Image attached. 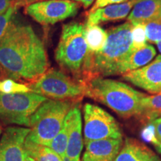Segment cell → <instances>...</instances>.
<instances>
[{"mask_svg":"<svg viewBox=\"0 0 161 161\" xmlns=\"http://www.w3.org/2000/svg\"><path fill=\"white\" fill-rule=\"evenodd\" d=\"M48 98L33 92L6 94L0 92V121L29 127L30 118Z\"/></svg>","mask_w":161,"mask_h":161,"instance_id":"obj_7","label":"cell"},{"mask_svg":"<svg viewBox=\"0 0 161 161\" xmlns=\"http://www.w3.org/2000/svg\"><path fill=\"white\" fill-rule=\"evenodd\" d=\"M128 0H96V3L92 5L91 9L88 12H92L96 11V9L106 7L108 5H115V4H120L128 2Z\"/></svg>","mask_w":161,"mask_h":161,"instance_id":"obj_27","label":"cell"},{"mask_svg":"<svg viewBox=\"0 0 161 161\" xmlns=\"http://www.w3.org/2000/svg\"><path fill=\"white\" fill-rule=\"evenodd\" d=\"M83 161H102V160H98V159L92 158V157L90 156L89 154H87V153L85 152L83 156Z\"/></svg>","mask_w":161,"mask_h":161,"instance_id":"obj_31","label":"cell"},{"mask_svg":"<svg viewBox=\"0 0 161 161\" xmlns=\"http://www.w3.org/2000/svg\"><path fill=\"white\" fill-rule=\"evenodd\" d=\"M28 86L30 92L49 99L78 103L85 96V86L82 82L55 68L48 69L37 81Z\"/></svg>","mask_w":161,"mask_h":161,"instance_id":"obj_6","label":"cell"},{"mask_svg":"<svg viewBox=\"0 0 161 161\" xmlns=\"http://www.w3.org/2000/svg\"><path fill=\"white\" fill-rule=\"evenodd\" d=\"M0 92L6 94L24 93L30 92V90L26 84L18 83L11 78H5L0 84Z\"/></svg>","mask_w":161,"mask_h":161,"instance_id":"obj_23","label":"cell"},{"mask_svg":"<svg viewBox=\"0 0 161 161\" xmlns=\"http://www.w3.org/2000/svg\"><path fill=\"white\" fill-rule=\"evenodd\" d=\"M85 96L100 102L121 117L137 116L142 100L147 96L119 80L97 77L84 82Z\"/></svg>","mask_w":161,"mask_h":161,"instance_id":"obj_3","label":"cell"},{"mask_svg":"<svg viewBox=\"0 0 161 161\" xmlns=\"http://www.w3.org/2000/svg\"><path fill=\"white\" fill-rule=\"evenodd\" d=\"M49 67L43 41L31 26L12 21L0 42V75L28 86Z\"/></svg>","mask_w":161,"mask_h":161,"instance_id":"obj_1","label":"cell"},{"mask_svg":"<svg viewBox=\"0 0 161 161\" xmlns=\"http://www.w3.org/2000/svg\"><path fill=\"white\" fill-rule=\"evenodd\" d=\"M146 29L147 41L157 43L161 40V14L153 19L142 23Z\"/></svg>","mask_w":161,"mask_h":161,"instance_id":"obj_22","label":"cell"},{"mask_svg":"<svg viewBox=\"0 0 161 161\" xmlns=\"http://www.w3.org/2000/svg\"><path fill=\"white\" fill-rule=\"evenodd\" d=\"M134 4L135 3L133 0H130L126 3L108 5L96 9L94 11L88 12L85 23L98 25L101 23L115 22L123 19L129 15Z\"/></svg>","mask_w":161,"mask_h":161,"instance_id":"obj_12","label":"cell"},{"mask_svg":"<svg viewBox=\"0 0 161 161\" xmlns=\"http://www.w3.org/2000/svg\"><path fill=\"white\" fill-rule=\"evenodd\" d=\"M2 131H3V128H2V126L0 125V135H1Z\"/></svg>","mask_w":161,"mask_h":161,"instance_id":"obj_35","label":"cell"},{"mask_svg":"<svg viewBox=\"0 0 161 161\" xmlns=\"http://www.w3.org/2000/svg\"><path fill=\"white\" fill-rule=\"evenodd\" d=\"M158 94H161V91L160 92V93H158Z\"/></svg>","mask_w":161,"mask_h":161,"instance_id":"obj_36","label":"cell"},{"mask_svg":"<svg viewBox=\"0 0 161 161\" xmlns=\"http://www.w3.org/2000/svg\"><path fill=\"white\" fill-rule=\"evenodd\" d=\"M136 117L144 123H148L154 119L161 117V94L146 96L143 98L140 113Z\"/></svg>","mask_w":161,"mask_h":161,"instance_id":"obj_19","label":"cell"},{"mask_svg":"<svg viewBox=\"0 0 161 161\" xmlns=\"http://www.w3.org/2000/svg\"><path fill=\"white\" fill-rule=\"evenodd\" d=\"M29 132V128L8 127L0 140V161H23L24 142Z\"/></svg>","mask_w":161,"mask_h":161,"instance_id":"obj_11","label":"cell"},{"mask_svg":"<svg viewBox=\"0 0 161 161\" xmlns=\"http://www.w3.org/2000/svg\"><path fill=\"white\" fill-rule=\"evenodd\" d=\"M156 44H157V46H158V49L159 50V52H160V53L161 54V40L160 41H159L158 43H157Z\"/></svg>","mask_w":161,"mask_h":161,"instance_id":"obj_34","label":"cell"},{"mask_svg":"<svg viewBox=\"0 0 161 161\" xmlns=\"http://www.w3.org/2000/svg\"><path fill=\"white\" fill-rule=\"evenodd\" d=\"M18 8L19 7H17V5L12 6L5 13L0 14V42L5 35L10 24L13 21L14 14Z\"/></svg>","mask_w":161,"mask_h":161,"instance_id":"obj_25","label":"cell"},{"mask_svg":"<svg viewBox=\"0 0 161 161\" xmlns=\"http://www.w3.org/2000/svg\"><path fill=\"white\" fill-rule=\"evenodd\" d=\"M86 52L87 45L84 37V24L71 22L63 25L55 54L60 68L80 80Z\"/></svg>","mask_w":161,"mask_h":161,"instance_id":"obj_5","label":"cell"},{"mask_svg":"<svg viewBox=\"0 0 161 161\" xmlns=\"http://www.w3.org/2000/svg\"><path fill=\"white\" fill-rule=\"evenodd\" d=\"M152 128V136L150 138V141L158 148L159 152H161V117L154 119L148 122Z\"/></svg>","mask_w":161,"mask_h":161,"instance_id":"obj_26","label":"cell"},{"mask_svg":"<svg viewBox=\"0 0 161 161\" xmlns=\"http://www.w3.org/2000/svg\"><path fill=\"white\" fill-rule=\"evenodd\" d=\"M85 145V152L92 158L102 161H114L122 147V139H102Z\"/></svg>","mask_w":161,"mask_h":161,"instance_id":"obj_15","label":"cell"},{"mask_svg":"<svg viewBox=\"0 0 161 161\" xmlns=\"http://www.w3.org/2000/svg\"><path fill=\"white\" fill-rule=\"evenodd\" d=\"M39 1H44V0H35L33 3H36V2H39ZM71 1H73V2H75V3H79L80 5L84 6V8H89L90 6L92 5V3H93L95 0H71Z\"/></svg>","mask_w":161,"mask_h":161,"instance_id":"obj_29","label":"cell"},{"mask_svg":"<svg viewBox=\"0 0 161 161\" xmlns=\"http://www.w3.org/2000/svg\"><path fill=\"white\" fill-rule=\"evenodd\" d=\"M84 143L107 138L122 139V132L114 116L102 108L86 103L84 106Z\"/></svg>","mask_w":161,"mask_h":161,"instance_id":"obj_8","label":"cell"},{"mask_svg":"<svg viewBox=\"0 0 161 161\" xmlns=\"http://www.w3.org/2000/svg\"><path fill=\"white\" fill-rule=\"evenodd\" d=\"M0 84H1V81H0Z\"/></svg>","mask_w":161,"mask_h":161,"instance_id":"obj_37","label":"cell"},{"mask_svg":"<svg viewBox=\"0 0 161 161\" xmlns=\"http://www.w3.org/2000/svg\"><path fill=\"white\" fill-rule=\"evenodd\" d=\"M76 102L48 98L30 118V132L27 139L48 146L61 129L64 120Z\"/></svg>","mask_w":161,"mask_h":161,"instance_id":"obj_4","label":"cell"},{"mask_svg":"<svg viewBox=\"0 0 161 161\" xmlns=\"http://www.w3.org/2000/svg\"><path fill=\"white\" fill-rule=\"evenodd\" d=\"M34 1H35V0H17L16 5H17V7H20V6H23V5H27L32 3Z\"/></svg>","mask_w":161,"mask_h":161,"instance_id":"obj_30","label":"cell"},{"mask_svg":"<svg viewBox=\"0 0 161 161\" xmlns=\"http://www.w3.org/2000/svg\"><path fill=\"white\" fill-rule=\"evenodd\" d=\"M114 161H161V159L140 141L127 138Z\"/></svg>","mask_w":161,"mask_h":161,"instance_id":"obj_14","label":"cell"},{"mask_svg":"<svg viewBox=\"0 0 161 161\" xmlns=\"http://www.w3.org/2000/svg\"><path fill=\"white\" fill-rule=\"evenodd\" d=\"M129 22L111 27L107 31L104 47L97 52H86L80 81L82 83L97 77L120 75L122 64L134 52Z\"/></svg>","mask_w":161,"mask_h":161,"instance_id":"obj_2","label":"cell"},{"mask_svg":"<svg viewBox=\"0 0 161 161\" xmlns=\"http://www.w3.org/2000/svg\"><path fill=\"white\" fill-rule=\"evenodd\" d=\"M71 123L68 138L66 155L72 160H80V155L83 148L82 138V120L80 105L76 103L70 110Z\"/></svg>","mask_w":161,"mask_h":161,"instance_id":"obj_13","label":"cell"},{"mask_svg":"<svg viewBox=\"0 0 161 161\" xmlns=\"http://www.w3.org/2000/svg\"><path fill=\"white\" fill-rule=\"evenodd\" d=\"M122 79L152 94L161 91V55L140 69L122 74Z\"/></svg>","mask_w":161,"mask_h":161,"instance_id":"obj_10","label":"cell"},{"mask_svg":"<svg viewBox=\"0 0 161 161\" xmlns=\"http://www.w3.org/2000/svg\"><path fill=\"white\" fill-rule=\"evenodd\" d=\"M62 160H63V161H80V160H72V159L68 158L66 155L64 156L63 158H62Z\"/></svg>","mask_w":161,"mask_h":161,"instance_id":"obj_33","label":"cell"},{"mask_svg":"<svg viewBox=\"0 0 161 161\" xmlns=\"http://www.w3.org/2000/svg\"><path fill=\"white\" fill-rule=\"evenodd\" d=\"M80 5L71 0H44L27 5L25 13L43 25H54L75 17Z\"/></svg>","mask_w":161,"mask_h":161,"instance_id":"obj_9","label":"cell"},{"mask_svg":"<svg viewBox=\"0 0 161 161\" xmlns=\"http://www.w3.org/2000/svg\"><path fill=\"white\" fill-rule=\"evenodd\" d=\"M70 123H71V114H70L69 110L65 120H64L61 129L48 146V147H49L53 151H55L61 158L66 155L68 138H69Z\"/></svg>","mask_w":161,"mask_h":161,"instance_id":"obj_21","label":"cell"},{"mask_svg":"<svg viewBox=\"0 0 161 161\" xmlns=\"http://www.w3.org/2000/svg\"><path fill=\"white\" fill-rule=\"evenodd\" d=\"M24 149L37 161H63L62 158L49 147L31 142L26 137Z\"/></svg>","mask_w":161,"mask_h":161,"instance_id":"obj_20","label":"cell"},{"mask_svg":"<svg viewBox=\"0 0 161 161\" xmlns=\"http://www.w3.org/2000/svg\"><path fill=\"white\" fill-rule=\"evenodd\" d=\"M132 48L134 51L143 47L146 44V35L145 25L142 23H139L133 25L131 31Z\"/></svg>","mask_w":161,"mask_h":161,"instance_id":"obj_24","label":"cell"},{"mask_svg":"<svg viewBox=\"0 0 161 161\" xmlns=\"http://www.w3.org/2000/svg\"><path fill=\"white\" fill-rule=\"evenodd\" d=\"M17 0H0V14H4L12 6L16 5Z\"/></svg>","mask_w":161,"mask_h":161,"instance_id":"obj_28","label":"cell"},{"mask_svg":"<svg viewBox=\"0 0 161 161\" xmlns=\"http://www.w3.org/2000/svg\"><path fill=\"white\" fill-rule=\"evenodd\" d=\"M135 3L128 16L133 25L144 23L161 14V0H133Z\"/></svg>","mask_w":161,"mask_h":161,"instance_id":"obj_16","label":"cell"},{"mask_svg":"<svg viewBox=\"0 0 161 161\" xmlns=\"http://www.w3.org/2000/svg\"><path fill=\"white\" fill-rule=\"evenodd\" d=\"M23 161H37V160H36L35 159L33 158V157H31V155H29V154H27V153L25 152V158H24Z\"/></svg>","mask_w":161,"mask_h":161,"instance_id":"obj_32","label":"cell"},{"mask_svg":"<svg viewBox=\"0 0 161 161\" xmlns=\"http://www.w3.org/2000/svg\"><path fill=\"white\" fill-rule=\"evenodd\" d=\"M156 55V50L152 45L146 44L143 47L136 49L122 64L120 68V75L127 72L135 70L146 66Z\"/></svg>","mask_w":161,"mask_h":161,"instance_id":"obj_17","label":"cell"},{"mask_svg":"<svg viewBox=\"0 0 161 161\" xmlns=\"http://www.w3.org/2000/svg\"><path fill=\"white\" fill-rule=\"evenodd\" d=\"M84 27L87 51L97 52L103 49L108 40V33L105 30L98 25H90L86 23L84 24Z\"/></svg>","mask_w":161,"mask_h":161,"instance_id":"obj_18","label":"cell"}]
</instances>
